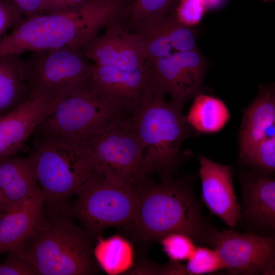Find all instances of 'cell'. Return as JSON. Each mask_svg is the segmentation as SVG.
<instances>
[{
  "label": "cell",
  "mask_w": 275,
  "mask_h": 275,
  "mask_svg": "<svg viewBox=\"0 0 275 275\" xmlns=\"http://www.w3.org/2000/svg\"><path fill=\"white\" fill-rule=\"evenodd\" d=\"M96 241L94 257L100 268L106 273L119 274L133 267L134 251L129 240L116 235L105 239L99 237Z\"/></svg>",
  "instance_id": "44dd1931"
},
{
  "label": "cell",
  "mask_w": 275,
  "mask_h": 275,
  "mask_svg": "<svg viewBox=\"0 0 275 275\" xmlns=\"http://www.w3.org/2000/svg\"><path fill=\"white\" fill-rule=\"evenodd\" d=\"M275 138L274 84L262 85L244 113L239 132V159L242 164L261 143Z\"/></svg>",
  "instance_id": "e0dca14e"
},
{
  "label": "cell",
  "mask_w": 275,
  "mask_h": 275,
  "mask_svg": "<svg viewBox=\"0 0 275 275\" xmlns=\"http://www.w3.org/2000/svg\"><path fill=\"white\" fill-rule=\"evenodd\" d=\"M240 179L242 201L239 223L248 232L273 236L275 230L274 178L253 171L242 172Z\"/></svg>",
  "instance_id": "5bb4252c"
},
{
  "label": "cell",
  "mask_w": 275,
  "mask_h": 275,
  "mask_svg": "<svg viewBox=\"0 0 275 275\" xmlns=\"http://www.w3.org/2000/svg\"><path fill=\"white\" fill-rule=\"evenodd\" d=\"M206 244L216 251L224 269L231 274H274L275 238L215 228Z\"/></svg>",
  "instance_id": "30bf717a"
},
{
  "label": "cell",
  "mask_w": 275,
  "mask_h": 275,
  "mask_svg": "<svg viewBox=\"0 0 275 275\" xmlns=\"http://www.w3.org/2000/svg\"><path fill=\"white\" fill-rule=\"evenodd\" d=\"M206 11L202 0H180L173 10L179 22L193 28L201 21Z\"/></svg>",
  "instance_id": "4316f807"
},
{
  "label": "cell",
  "mask_w": 275,
  "mask_h": 275,
  "mask_svg": "<svg viewBox=\"0 0 275 275\" xmlns=\"http://www.w3.org/2000/svg\"><path fill=\"white\" fill-rule=\"evenodd\" d=\"M262 1L265 2H268L269 1H274V0H262Z\"/></svg>",
  "instance_id": "836d02e7"
},
{
  "label": "cell",
  "mask_w": 275,
  "mask_h": 275,
  "mask_svg": "<svg viewBox=\"0 0 275 275\" xmlns=\"http://www.w3.org/2000/svg\"><path fill=\"white\" fill-rule=\"evenodd\" d=\"M164 21L173 48L179 52L190 51L198 49L195 30L179 22L173 11L164 17Z\"/></svg>",
  "instance_id": "cb8c5ba5"
},
{
  "label": "cell",
  "mask_w": 275,
  "mask_h": 275,
  "mask_svg": "<svg viewBox=\"0 0 275 275\" xmlns=\"http://www.w3.org/2000/svg\"><path fill=\"white\" fill-rule=\"evenodd\" d=\"M230 118L229 111L221 99L201 93L195 97L186 117L193 129L206 133L220 131Z\"/></svg>",
  "instance_id": "7402d4cb"
},
{
  "label": "cell",
  "mask_w": 275,
  "mask_h": 275,
  "mask_svg": "<svg viewBox=\"0 0 275 275\" xmlns=\"http://www.w3.org/2000/svg\"><path fill=\"white\" fill-rule=\"evenodd\" d=\"M80 51L101 66L134 69L148 61L142 37L128 31L120 22L107 26L103 35L94 37Z\"/></svg>",
  "instance_id": "4fadbf2b"
},
{
  "label": "cell",
  "mask_w": 275,
  "mask_h": 275,
  "mask_svg": "<svg viewBox=\"0 0 275 275\" xmlns=\"http://www.w3.org/2000/svg\"><path fill=\"white\" fill-rule=\"evenodd\" d=\"M28 95L20 55L1 56L0 116L15 108Z\"/></svg>",
  "instance_id": "ffe728a7"
},
{
  "label": "cell",
  "mask_w": 275,
  "mask_h": 275,
  "mask_svg": "<svg viewBox=\"0 0 275 275\" xmlns=\"http://www.w3.org/2000/svg\"><path fill=\"white\" fill-rule=\"evenodd\" d=\"M23 18L37 14L43 0H4Z\"/></svg>",
  "instance_id": "4dcf8cb0"
},
{
  "label": "cell",
  "mask_w": 275,
  "mask_h": 275,
  "mask_svg": "<svg viewBox=\"0 0 275 275\" xmlns=\"http://www.w3.org/2000/svg\"><path fill=\"white\" fill-rule=\"evenodd\" d=\"M192 183V178L185 177L161 183L148 177L138 186L134 221L124 232L144 243L177 232L188 236L195 243L206 244L214 228L202 214Z\"/></svg>",
  "instance_id": "7a4b0ae2"
},
{
  "label": "cell",
  "mask_w": 275,
  "mask_h": 275,
  "mask_svg": "<svg viewBox=\"0 0 275 275\" xmlns=\"http://www.w3.org/2000/svg\"><path fill=\"white\" fill-rule=\"evenodd\" d=\"M32 158L35 176L45 196V206L56 207L87 181L99 178L85 141L45 135H33Z\"/></svg>",
  "instance_id": "5b68a950"
},
{
  "label": "cell",
  "mask_w": 275,
  "mask_h": 275,
  "mask_svg": "<svg viewBox=\"0 0 275 275\" xmlns=\"http://www.w3.org/2000/svg\"><path fill=\"white\" fill-rule=\"evenodd\" d=\"M68 203L44 207V224L23 244V253L38 275H91L99 272L93 255L94 240L75 224Z\"/></svg>",
  "instance_id": "3957f363"
},
{
  "label": "cell",
  "mask_w": 275,
  "mask_h": 275,
  "mask_svg": "<svg viewBox=\"0 0 275 275\" xmlns=\"http://www.w3.org/2000/svg\"><path fill=\"white\" fill-rule=\"evenodd\" d=\"M180 0H130L122 24L127 30L144 23L158 21L172 12Z\"/></svg>",
  "instance_id": "603a6c76"
},
{
  "label": "cell",
  "mask_w": 275,
  "mask_h": 275,
  "mask_svg": "<svg viewBox=\"0 0 275 275\" xmlns=\"http://www.w3.org/2000/svg\"><path fill=\"white\" fill-rule=\"evenodd\" d=\"M23 19L4 0H0V39L10 28L14 27Z\"/></svg>",
  "instance_id": "f546056e"
},
{
  "label": "cell",
  "mask_w": 275,
  "mask_h": 275,
  "mask_svg": "<svg viewBox=\"0 0 275 275\" xmlns=\"http://www.w3.org/2000/svg\"><path fill=\"white\" fill-rule=\"evenodd\" d=\"M198 158L203 201L212 214L234 228L241 214L234 193L232 167L214 162L202 155Z\"/></svg>",
  "instance_id": "2e32d148"
},
{
  "label": "cell",
  "mask_w": 275,
  "mask_h": 275,
  "mask_svg": "<svg viewBox=\"0 0 275 275\" xmlns=\"http://www.w3.org/2000/svg\"><path fill=\"white\" fill-rule=\"evenodd\" d=\"M184 266L186 274L191 275L215 273L224 269L216 251L201 245L196 246Z\"/></svg>",
  "instance_id": "d4e9b609"
},
{
  "label": "cell",
  "mask_w": 275,
  "mask_h": 275,
  "mask_svg": "<svg viewBox=\"0 0 275 275\" xmlns=\"http://www.w3.org/2000/svg\"><path fill=\"white\" fill-rule=\"evenodd\" d=\"M60 98L29 93L19 105L1 115L0 158L17 152L36 127L53 111Z\"/></svg>",
  "instance_id": "9a60e30c"
},
{
  "label": "cell",
  "mask_w": 275,
  "mask_h": 275,
  "mask_svg": "<svg viewBox=\"0 0 275 275\" xmlns=\"http://www.w3.org/2000/svg\"><path fill=\"white\" fill-rule=\"evenodd\" d=\"M90 79L102 98L131 112L145 102L154 90L149 60L144 66L134 69L95 64Z\"/></svg>",
  "instance_id": "7c38bea8"
},
{
  "label": "cell",
  "mask_w": 275,
  "mask_h": 275,
  "mask_svg": "<svg viewBox=\"0 0 275 275\" xmlns=\"http://www.w3.org/2000/svg\"><path fill=\"white\" fill-rule=\"evenodd\" d=\"M45 196L41 190L0 216V254L23 246L44 224Z\"/></svg>",
  "instance_id": "ac0fdd59"
},
{
  "label": "cell",
  "mask_w": 275,
  "mask_h": 275,
  "mask_svg": "<svg viewBox=\"0 0 275 275\" xmlns=\"http://www.w3.org/2000/svg\"><path fill=\"white\" fill-rule=\"evenodd\" d=\"M0 189L10 210L41 191L30 154L0 158Z\"/></svg>",
  "instance_id": "d6986e66"
},
{
  "label": "cell",
  "mask_w": 275,
  "mask_h": 275,
  "mask_svg": "<svg viewBox=\"0 0 275 275\" xmlns=\"http://www.w3.org/2000/svg\"><path fill=\"white\" fill-rule=\"evenodd\" d=\"M131 113L99 95L89 76L60 97L53 111L36 127L32 135L85 141L129 120Z\"/></svg>",
  "instance_id": "8992f818"
},
{
  "label": "cell",
  "mask_w": 275,
  "mask_h": 275,
  "mask_svg": "<svg viewBox=\"0 0 275 275\" xmlns=\"http://www.w3.org/2000/svg\"><path fill=\"white\" fill-rule=\"evenodd\" d=\"M9 210L6 199L0 189V216Z\"/></svg>",
  "instance_id": "d6a6232c"
},
{
  "label": "cell",
  "mask_w": 275,
  "mask_h": 275,
  "mask_svg": "<svg viewBox=\"0 0 275 275\" xmlns=\"http://www.w3.org/2000/svg\"><path fill=\"white\" fill-rule=\"evenodd\" d=\"M149 61L154 90L169 94L173 105L182 109L187 101L201 93L208 62L198 49Z\"/></svg>",
  "instance_id": "8fae6325"
},
{
  "label": "cell",
  "mask_w": 275,
  "mask_h": 275,
  "mask_svg": "<svg viewBox=\"0 0 275 275\" xmlns=\"http://www.w3.org/2000/svg\"><path fill=\"white\" fill-rule=\"evenodd\" d=\"M154 90L150 97L131 113L130 123L143 148V169L155 173L162 182L173 179L184 157L181 147L193 129L182 109L168 102Z\"/></svg>",
  "instance_id": "277c9868"
},
{
  "label": "cell",
  "mask_w": 275,
  "mask_h": 275,
  "mask_svg": "<svg viewBox=\"0 0 275 275\" xmlns=\"http://www.w3.org/2000/svg\"><path fill=\"white\" fill-rule=\"evenodd\" d=\"M138 186L93 178L75 192L68 210L95 241L107 228L123 231L132 224L138 205Z\"/></svg>",
  "instance_id": "52a82bcc"
},
{
  "label": "cell",
  "mask_w": 275,
  "mask_h": 275,
  "mask_svg": "<svg viewBox=\"0 0 275 275\" xmlns=\"http://www.w3.org/2000/svg\"><path fill=\"white\" fill-rule=\"evenodd\" d=\"M92 0H43L38 13L52 14L73 10Z\"/></svg>",
  "instance_id": "f1b7e54d"
},
{
  "label": "cell",
  "mask_w": 275,
  "mask_h": 275,
  "mask_svg": "<svg viewBox=\"0 0 275 275\" xmlns=\"http://www.w3.org/2000/svg\"><path fill=\"white\" fill-rule=\"evenodd\" d=\"M89 60L80 50L68 47L34 52L23 60L29 93L55 99L62 96L90 76L95 64Z\"/></svg>",
  "instance_id": "9c48e42d"
},
{
  "label": "cell",
  "mask_w": 275,
  "mask_h": 275,
  "mask_svg": "<svg viewBox=\"0 0 275 275\" xmlns=\"http://www.w3.org/2000/svg\"><path fill=\"white\" fill-rule=\"evenodd\" d=\"M159 241L163 251L173 262L187 261L196 248L193 239L181 233H170Z\"/></svg>",
  "instance_id": "484cf974"
},
{
  "label": "cell",
  "mask_w": 275,
  "mask_h": 275,
  "mask_svg": "<svg viewBox=\"0 0 275 275\" xmlns=\"http://www.w3.org/2000/svg\"><path fill=\"white\" fill-rule=\"evenodd\" d=\"M99 178L138 186L148 176L143 169V148L130 119L85 141Z\"/></svg>",
  "instance_id": "ba28073f"
},
{
  "label": "cell",
  "mask_w": 275,
  "mask_h": 275,
  "mask_svg": "<svg viewBox=\"0 0 275 275\" xmlns=\"http://www.w3.org/2000/svg\"><path fill=\"white\" fill-rule=\"evenodd\" d=\"M22 247L10 252L7 260L0 264V275H37L34 267L24 256Z\"/></svg>",
  "instance_id": "83f0119b"
},
{
  "label": "cell",
  "mask_w": 275,
  "mask_h": 275,
  "mask_svg": "<svg viewBox=\"0 0 275 275\" xmlns=\"http://www.w3.org/2000/svg\"><path fill=\"white\" fill-rule=\"evenodd\" d=\"M129 0H92L60 13L24 18L0 39V57L71 47L79 50L100 30L122 19Z\"/></svg>",
  "instance_id": "6da1fadb"
},
{
  "label": "cell",
  "mask_w": 275,
  "mask_h": 275,
  "mask_svg": "<svg viewBox=\"0 0 275 275\" xmlns=\"http://www.w3.org/2000/svg\"><path fill=\"white\" fill-rule=\"evenodd\" d=\"M207 11L215 10L223 7L228 0H202Z\"/></svg>",
  "instance_id": "1f68e13d"
}]
</instances>
